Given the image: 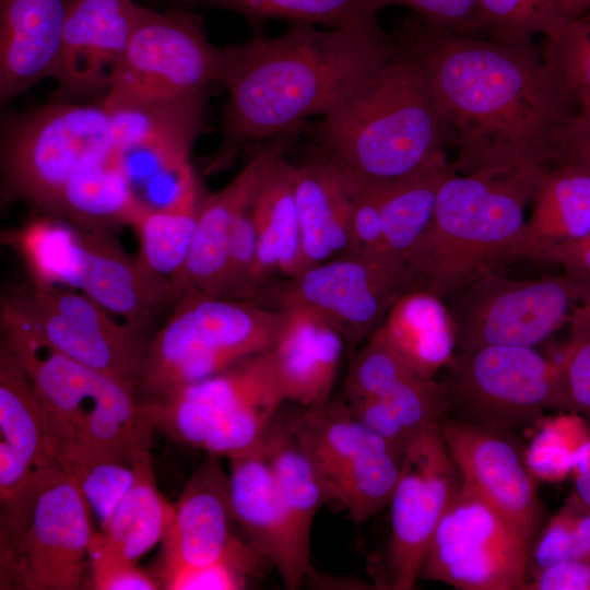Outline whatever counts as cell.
Returning a JSON list of instances; mask_svg holds the SVG:
<instances>
[{
    "mask_svg": "<svg viewBox=\"0 0 590 590\" xmlns=\"http://www.w3.org/2000/svg\"><path fill=\"white\" fill-rule=\"evenodd\" d=\"M457 351L506 345L535 347L590 300V288L568 274L533 280L486 273L445 299Z\"/></svg>",
    "mask_w": 590,
    "mask_h": 590,
    "instance_id": "7c38bea8",
    "label": "cell"
},
{
    "mask_svg": "<svg viewBox=\"0 0 590 590\" xmlns=\"http://www.w3.org/2000/svg\"><path fill=\"white\" fill-rule=\"evenodd\" d=\"M449 167L444 155L410 176L384 184V258L405 279L404 263L432 221L438 190Z\"/></svg>",
    "mask_w": 590,
    "mask_h": 590,
    "instance_id": "d590c367",
    "label": "cell"
},
{
    "mask_svg": "<svg viewBox=\"0 0 590 590\" xmlns=\"http://www.w3.org/2000/svg\"><path fill=\"white\" fill-rule=\"evenodd\" d=\"M88 579L95 590L161 589L154 575L140 568L135 560L116 548L96 531L88 552Z\"/></svg>",
    "mask_w": 590,
    "mask_h": 590,
    "instance_id": "ee69618b",
    "label": "cell"
},
{
    "mask_svg": "<svg viewBox=\"0 0 590 590\" xmlns=\"http://www.w3.org/2000/svg\"><path fill=\"white\" fill-rule=\"evenodd\" d=\"M74 0H0V103L52 78Z\"/></svg>",
    "mask_w": 590,
    "mask_h": 590,
    "instance_id": "484cf974",
    "label": "cell"
},
{
    "mask_svg": "<svg viewBox=\"0 0 590 590\" xmlns=\"http://www.w3.org/2000/svg\"><path fill=\"white\" fill-rule=\"evenodd\" d=\"M176 8L197 5L223 9L246 17L251 25L269 20L354 27L376 21L369 0H173Z\"/></svg>",
    "mask_w": 590,
    "mask_h": 590,
    "instance_id": "74e56055",
    "label": "cell"
},
{
    "mask_svg": "<svg viewBox=\"0 0 590 590\" xmlns=\"http://www.w3.org/2000/svg\"><path fill=\"white\" fill-rule=\"evenodd\" d=\"M278 139L260 146L224 188L213 193L202 192L181 294L191 290L221 297L234 224L250 205L262 167Z\"/></svg>",
    "mask_w": 590,
    "mask_h": 590,
    "instance_id": "4316f807",
    "label": "cell"
},
{
    "mask_svg": "<svg viewBox=\"0 0 590 590\" xmlns=\"http://www.w3.org/2000/svg\"><path fill=\"white\" fill-rule=\"evenodd\" d=\"M576 494L590 507V469L576 474Z\"/></svg>",
    "mask_w": 590,
    "mask_h": 590,
    "instance_id": "db71d44e",
    "label": "cell"
},
{
    "mask_svg": "<svg viewBox=\"0 0 590 590\" xmlns=\"http://www.w3.org/2000/svg\"><path fill=\"white\" fill-rule=\"evenodd\" d=\"M550 261L560 264L566 274L590 288V235L558 249Z\"/></svg>",
    "mask_w": 590,
    "mask_h": 590,
    "instance_id": "816d5d0a",
    "label": "cell"
},
{
    "mask_svg": "<svg viewBox=\"0 0 590 590\" xmlns=\"http://www.w3.org/2000/svg\"><path fill=\"white\" fill-rule=\"evenodd\" d=\"M109 110L97 104L55 101L5 118L1 129L4 190L49 216L85 158L109 140Z\"/></svg>",
    "mask_w": 590,
    "mask_h": 590,
    "instance_id": "9c48e42d",
    "label": "cell"
},
{
    "mask_svg": "<svg viewBox=\"0 0 590 590\" xmlns=\"http://www.w3.org/2000/svg\"><path fill=\"white\" fill-rule=\"evenodd\" d=\"M142 9L133 0L73 1L52 75L56 101L106 95Z\"/></svg>",
    "mask_w": 590,
    "mask_h": 590,
    "instance_id": "603a6c76",
    "label": "cell"
},
{
    "mask_svg": "<svg viewBox=\"0 0 590 590\" xmlns=\"http://www.w3.org/2000/svg\"><path fill=\"white\" fill-rule=\"evenodd\" d=\"M285 402L268 351L163 399L139 402V408L153 429L200 449L233 415L259 406L282 408Z\"/></svg>",
    "mask_w": 590,
    "mask_h": 590,
    "instance_id": "44dd1931",
    "label": "cell"
},
{
    "mask_svg": "<svg viewBox=\"0 0 590 590\" xmlns=\"http://www.w3.org/2000/svg\"><path fill=\"white\" fill-rule=\"evenodd\" d=\"M382 192L384 184L362 180L352 208L347 247L343 255L390 266L382 252Z\"/></svg>",
    "mask_w": 590,
    "mask_h": 590,
    "instance_id": "f6af8a7d",
    "label": "cell"
},
{
    "mask_svg": "<svg viewBox=\"0 0 590 590\" xmlns=\"http://www.w3.org/2000/svg\"><path fill=\"white\" fill-rule=\"evenodd\" d=\"M261 288L258 237L250 203L241 211L234 224L221 297L255 300Z\"/></svg>",
    "mask_w": 590,
    "mask_h": 590,
    "instance_id": "7bdbcfd3",
    "label": "cell"
},
{
    "mask_svg": "<svg viewBox=\"0 0 590 590\" xmlns=\"http://www.w3.org/2000/svg\"><path fill=\"white\" fill-rule=\"evenodd\" d=\"M569 22L559 13L555 0H479L476 37L480 33L504 43H533L542 35L551 38Z\"/></svg>",
    "mask_w": 590,
    "mask_h": 590,
    "instance_id": "f35d334b",
    "label": "cell"
},
{
    "mask_svg": "<svg viewBox=\"0 0 590 590\" xmlns=\"http://www.w3.org/2000/svg\"><path fill=\"white\" fill-rule=\"evenodd\" d=\"M317 135L363 181L388 184L446 155V126L418 57L400 39L381 68L322 116Z\"/></svg>",
    "mask_w": 590,
    "mask_h": 590,
    "instance_id": "277c9868",
    "label": "cell"
},
{
    "mask_svg": "<svg viewBox=\"0 0 590 590\" xmlns=\"http://www.w3.org/2000/svg\"><path fill=\"white\" fill-rule=\"evenodd\" d=\"M540 48L577 111L590 115V10Z\"/></svg>",
    "mask_w": 590,
    "mask_h": 590,
    "instance_id": "60d3db41",
    "label": "cell"
},
{
    "mask_svg": "<svg viewBox=\"0 0 590 590\" xmlns=\"http://www.w3.org/2000/svg\"><path fill=\"white\" fill-rule=\"evenodd\" d=\"M371 335L427 377L444 370L457 351V330L448 304L418 288L404 292Z\"/></svg>",
    "mask_w": 590,
    "mask_h": 590,
    "instance_id": "4dcf8cb0",
    "label": "cell"
},
{
    "mask_svg": "<svg viewBox=\"0 0 590 590\" xmlns=\"http://www.w3.org/2000/svg\"><path fill=\"white\" fill-rule=\"evenodd\" d=\"M406 291L405 276L392 267L342 255L267 284L253 302L273 309H310L342 334L352 354Z\"/></svg>",
    "mask_w": 590,
    "mask_h": 590,
    "instance_id": "e0dca14e",
    "label": "cell"
},
{
    "mask_svg": "<svg viewBox=\"0 0 590 590\" xmlns=\"http://www.w3.org/2000/svg\"><path fill=\"white\" fill-rule=\"evenodd\" d=\"M559 163L577 165L590 174V115L576 113L565 126L556 161Z\"/></svg>",
    "mask_w": 590,
    "mask_h": 590,
    "instance_id": "f907efd6",
    "label": "cell"
},
{
    "mask_svg": "<svg viewBox=\"0 0 590 590\" xmlns=\"http://www.w3.org/2000/svg\"><path fill=\"white\" fill-rule=\"evenodd\" d=\"M9 297L57 351L134 390L150 328L118 321L70 287L31 281Z\"/></svg>",
    "mask_w": 590,
    "mask_h": 590,
    "instance_id": "2e32d148",
    "label": "cell"
},
{
    "mask_svg": "<svg viewBox=\"0 0 590 590\" xmlns=\"http://www.w3.org/2000/svg\"><path fill=\"white\" fill-rule=\"evenodd\" d=\"M201 194L173 206L149 210L133 227L139 241L137 261L169 286L175 302L181 295Z\"/></svg>",
    "mask_w": 590,
    "mask_h": 590,
    "instance_id": "8d00e7d4",
    "label": "cell"
},
{
    "mask_svg": "<svg viewBox=\"0 0 590 590\" xmlns=\"http://www.w3.org/2000/svg\"><path fill=\"white\" fill-rule=\"evenodd\" d=\"M421 60L441 113L452 169L515 163L552 166L578 113L533 43L465 36L422 20L402 38Z\"/></svg>",
    "mask_w": 590,
    "mask_h": 590,
    "instance_id": "6da1fadb",
    "label": "cell"
},
{
    "mask_svg": "<svg viewBox=\"0 0 590 590\" xmlns=\"http://www.w3.org/2000/svg\"><path fill=\"white\" fill-rule=\"evenodd\" d=\"M152 333L134 387L139 402L163 399L270 351L282 310L186 291Z\"/></svg>",
    "mask_w": 590,
    "mask_h": 590,
    "instance_id": "8992f818",
    "label": "cell"
},
{
    "mask_svg": "<svg viewBox=\"0 0 590 590\" xmlns=\"http://www.w3.org/2000/svg\"><path fill=\"white\" fill-rule=\"evenodd\" d=\"M235 521L250 545L274 567L285 589L297 590L314 571L310 541L286 505L259 441L227 457Z\"/></svg>",
    "mask_w": 590,
    "mask_h": 590,
    "instance_id": "7402d4cb",
    "label": "cell"
},
{
    "mask_svg": "<svg viewBox=\"0 0 590 590\" xmlns=\"http://www.w3.org/2000/svg\"><path fill=\"white\" fill-rule=\"evenodd\" d=\"M378 12L388 5H401L421 20L451 33L476 37L479 0H369Z\"/></svg>",
    "mask_w": 590,
    "mask_h": 590,
    "instance_id": "bcb514c9",
    "label": "cell"
},
{
    "mask_svg": "<svg viewBox=\"0 0 590 590\" xmlns=\"http://www.w3.org/2000/svg\"><path fill=\"white\" fill-rule=\"evenodd\" d=\"M0 589L79 590L88 577L91 511L56 460L0 502Z\"/></svg>",
    "mask_w": 590,
    "mask_h": 590,
    "instance_id": "52a82bcc",
    "label": "cell"
},
{
    "mask_svg": "<svg viewBox=\"0 0 590 590\" xmlns=\"http://www.w3.org/2000/svg\"><path fill=\"white\" fill-rule=\"evenodd\" d=\"M531 545L510 520L461 484L435 531L420 578L460 590H526Z\"/></svg>",
    "mask_w": 590,
    "mask_h": 590,
    "instance_id": "9a60e30c",
    "label": "cell"
},
{
    "mask_svg": "<svg viewBox=\"0 0 590 590\" xmlns=\"http://www.w3.org/2000/svg\"><path fill=\"white\" fill-rule=\"evenodd\" d=\"M151 436L152 432L146 433L133 449V482L101 528L116 548L135 562L162 543L174 514V504L163 496L156 484L150 453Z\"/></svg>",
    "mask_w": 590,
    "mask_h": 590,
    "instance_id": "d6a6232c",
    "label": "cell"
},
{
    "mask_svg": "<svg viewBox=\"0 0 590 590\" xmlns=\"http://www.w3.org/2000/svg\"><path fill=\"white\" fill-rule=\"evenodd\" d=\"M530 206L523 258L550 261L558 249L590 235V174L570 163L548 166Z\"/></svg>",
    "mask_w": 590,
    "mask_h": 590,
    "instance_id": "f1b7e54d",
    "label": "cell"
},
{
    "mask_svg": "<svg viewBox=\"0 0 590 590\" xmlns=\"http://www.w3.org/2000/svg\"><path fill=\"white\" fill-rule=\"evenodd\" d=\"M461 487V477L439 423L406 448L389 502L390 536L385 586L414 588L435 531Z\"/></svg>",
    "mask_w": 590,
    "mask_h": 590,
    "instance_id": "ac0fdd59",
    "label": "cell"
},
{
    "mask_svg": "<svg viewBox=\"0 0 590 590\" xmlns=\"http://www.w3.org/2000/svg\"><path fill=\"white\" fill-rule=\"evenodd\" d=\"M590 555V507L574 493L540 529L530 550L539 570L562 560Z\"/></svg>",
    "mask_w": 590,
    "mask_h": 590,
    "instance_id": "b9f144b4",
    "label": "cell"
},
{
    "mask_svg": "<svg viewBox=\"0 0 590 590\" xmlns=\"http://www.w3.org/2000/svg\"><path fill=\"white\" fill-rule=\"evenodd\" d=\"M0 330L37 393L52 458L104 455L131 461L151 426L134 390L52 347L8 295L1 297Z\"/></svg>",
    "mask_w": 590,
    "mask_h": 590,
    "instance_id": "5b68a950",
    "label": "cell"
},
{
    "mask_svg": "<svg viewBox=\"0 0 590 590\" xmlns=\"http://www.w3.org/2000/svg\"><path fill=\"white\" fill-rule=\"evenodd\" d=\"M362 180L322 146L294 167L302 269L342 256Z\"/></svg>",
    "mask_w": 590,
    "mask_h": 590,
    "instance_id": "cb8c5ba5",
    "label": "cell"
},
{
    "mask_svg": "<svg viewBox=\"0 0 590 590\" xmlns=\"http://www.w3.org/2000/svg\"><path fill=\"white\" fill-rule=\"evenodd\" d=\"M224 49L223 137L210 173L231 165L245 145L296 133L307 118L335 109L381 68L396 40L377 20L330 30L294 22L281 36Z\"/></svg>",
    "mask_w": 590,
    "mask_h": 590,
    "instance_id": "7a4b0ae2",
    "label": "cell"
},
{
    "mask_svg": "<svg viewBox=\"0 0 590 590\" xmlns=\"http://www.w3.org/2000/svg\"><path fill=\"white\" fill-rule=\"evenodd\" d=\"M259 445L286 505L300 530L311 539L317 512L333 498L315 458L283 408Z\"/></svg>",
    "mask_w": 590,
    "mask_h": 590,
    "instance_id": "e575fe53",
    "label": "cell"
},
{
    "mask_svg": "<svg viewBox=\"0 0 590 590\" xmlns=\"http://www.w3.org/2000/svg\"><path fill=\"white\" fill-rule=\"evenodd\" d=\"M441 381L448 416L515 433L543 411H568L564 361L535 347L493 345L458 352Z\"/></svg>",
    "mask_w": 590,
    "mask_h": 590,
    "instance_id": "30bf717a",
    "label": "cell"
},
{
    "mask_svg": "<svg viewBox=\"0 0 590 590\" xmlns=\"http://www.w3.org/2000/svg\"><path fill=\"white\" fill-rule=\"evenodd\" d=\"M144 212L109 138L69 180L55 217L106 233L120 226L134 227Z\"/></svg>",
    "mask_w": 590,
    "mask_h": 590,
    "instance_id": "f546056e",
    "label": "cell"
},
{
    "mask_svg": "<svg viewBox=\"0 0 590 590\" xmlns=\"http://www.w3.org/2000/svg\"><path fill=\"white\" fill-rule=\"evenodd\" d=\"M251 577V573L228 562L180 567L155 576L161 589L166 590H240Z\"/></svg>",
    "mask_w": 590,
    "mask_h": 590,
    "instance_id": "7dc6e473",
    "label": "cell"
},
{
    "mask_svg": "<svg viewBox=\"0 0 590 590\" xmlns=\"http://www.w3.org/2000/svg\"><path fill=\"white\" fill-rule=\"evenodd\" d=\"M294 134L279 137L262 167L251 201L262 288L275 280L293 276L302 269L300 222L294 188L295 164L284 157Z\"/></svg>",
    "mask_w": 590,
    "mask_h": 590,
    "instance_id": "83f0119b",
    "label": "cell"
},
{
    "mask_svg": "<svg viewBox=\"0 0 590 590\" xmlns=\"http://www.w3.org/2000/svg\"><path fill=\"white\" fill-rule=\"evenodd\" d=\"M343 401L357 420L402 456L449 409L441 381L418 373L394 382L378 396Z\"/></svg>",
    "mask_w": 590,
    "mask_h": 590,
    "instance_id": "1f68e13d",
    "label": "cell"
},
{
    "mask_svg": "<svg viewBox=\"0 0 590 590\" xmlns=\"http://www.w3.org/2000/svg\"><path fill=\"white\" fill-rule=\"evenodd\" d=\"M332 495L357 526L389 505L403 456L357 420L339 396L286 411Z\"/></svg>",
    "mask_w": 590,
    "mask_h": 590,
    "instance_id": "5bb4252c",
    "label": "cell"
},
{
    "mask_svg": "<svg viewBox=\"0 0 590 590\" xmlns=\"http://www.w3.org/2000/svg\"><path fill=\"white\" fill-rule=\"evenodd\" d=\"M546 168L495 163L458 172L450 165L432 221L404 263L410 290L447 299L523 258L526 211Z\"/></svg>",
    "mask_w": 590,
    "mask_h": 590,
    "instance_id": "3957f363",
    "label": "cell"
},
{
    "mask_svg": "<svg viewBox=\"0 0 590 590\" xmlns=\"http://www.w3.org/2000/svg\"><path fill=\"white\" fill-rule=\"evenodd\" d=\"M556 7L567 22L579 20L590 10V0H555Z\"/></svg>",
    "mask_w": 590,
    "mask_h": 590,
    "instance_id": "f5cc1de1",
    "label": "cell"
},
{
    "mask_svg": "<svg viewBox=\"0 0 590 590\" xmlns=\"http://www.w3.org/2000/svg\"><path fill=\"white\" fill-rule=\"evenodd\" d=\"M205 92L107 108L110 141L146 211L176 205L201 192L190 150L203 126Z\"/></svg>",
    "mask_w": 590,
    "mask_h": 590,
    "instance_id": "8fae6325",
    "label": "cell"
},
{
    "mask_svg": "<svg viewBox=\"0 0 590 590\" xmlns=\"http://www.w3.org/2000/svg\"><path fill=\"white\" fill-rule=\"evenodd\" d=\"M439 428L461 484L510 520L531 542L543 507L514 433L445 415Z\"/></svg>",
    "mask_w": 590,
    "mask_h": 590,
    "instance_id": "ffe728a7",
    "label": "cell"
},
{
    "mask_svg": "<svg viewBox=\"0 0 590 590\" xmlns=\"http://www.w3.org/2000/svg\"><path fill=\"white\" fill-rule=\"evenodd\" d=\"M282 310V321L270 349L272 367L286 402L300 406L331 398L346 343L342 334L310 309Z\"/></svg>",
    "mask_w": 590,
    "mask_h": 590,
    "instance_id": "d4e9b609",
    "label": "cell"
},
{
    "mask_svg": "<svg viewBox=\"0 0 590 590\" xmlns=\"http://www.w3.org/2000/svg\"><path fill=\"white\" fill-rule=\"evenodd\" d=\"M0 459L33 474L55 460L37 393L21 364L0 340Z\"/></svg>",
    "mask_w": 590,
    "mask_h": 590,
    "instance_id": "836d02e7",
    "label": "cell"
},
{
    "mask_svg": "<svg viewBox=\"0 0 590 590\" xmlns=\"http://www.w3.org/2000/svg\"><path fill=\"white\" fill-rule=\"evenodd\" d=\"M562 358L568 411L590 425V331L571 335Z\"/></svg>",
    "mask_w": 590,
    "mask_h": 590,
    "instance_id": "c3c4849f",
    "label": "cell"
},
{
    "mask_svg": "<svg viewBox=\"0 0 590 590\" xmlns=\"http://www.w3.org/2000/svg\"><path fill=\"white\" fill-rule=\"evenodd\" d=\"M58 464L79 488L103 528L133 482L131 461L104 455H82Z\"/></svg>",
    "mask_w": 590,
    "mask_h": 590,
    "instance_id": "ab89813d",
    "label": "cell"
},
{
    "mask_svg": "<svg viewBox=\"0 0 590 590\" xmlns=\"http://www.w3.org/2000/svg\"><path fill=\"white\" fill-rule=\"evenodd\" d=\"M225 49L212 45L202 17L190 9H142L106 108L190 96L220 83Z\"/></svg>",
    "mask_w": 590,
    "mask_h": 590,
    "instance_id": "4fadbf2b",
    "label": "cell"
},
{
    "mask_svg": "<svg viewBox=\"0 0 590 590\" xmlns=\"http://www.w3.org/2000/svg\"><path fill=\"white\" fill-rule=\"evenodd\" d=\"M590 590V555L534 570L526 590Z\"/></svg>",
    "mask_w": 590,
    "mask_h": 590,
    "instance_id": "681fc988",
    "label": "cell"
},
{
    "mask_svg": "<svg viewBox=\"0 0 590 590\" xmlns=\"http://www.w3.org/2000/svg\"><path fill=\"white\" fill-rule=\"evenodd\" d=\"M221 462L222 457L208 455L187 481L174 504L154 577L180 567L217 562L238 565L257 576L269 565L247 540L233 532L232 522L236 521L228 474Z\"/></svg>",
    "mask_w": 590,
    "mask_h": 590,
    "instance_id": "d6986e66",
    "label": "cell"
},
{
    "mask_svg": "<svg viewBox=\"0 0 590 590\" xmlns=\"http://www.w3.org/2000/svg\"><path fill=\"white\" fill-rule=\"evenodd\" d=\"M2 237L20 255L32 282L76 290L121 320L151 329L155 314L175 303L169 286L104 232L44 216Z\"/></svg>",
    "mask_w": 590,
    "mask_h": 590,
    "instance_id": "ba28073f",
    "label": "cell"
}]
</instances>
